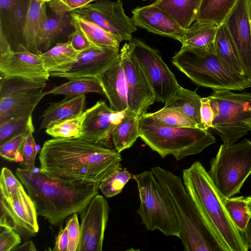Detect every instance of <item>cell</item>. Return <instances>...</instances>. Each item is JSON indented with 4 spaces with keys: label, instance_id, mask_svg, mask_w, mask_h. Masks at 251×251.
<instances>
[{
    "label": "cell",
    "instance_id": "cell-1",
    "mask_svg": "<svg viewBox=\"0 0 251 251\" xmlns=\"http://www.w3.org/2000/svg\"><path fill=\"white\" fill-rule=\"evenodd\" d=\"M39 159L41 173L71 183L99 186L110 174L122 168L121 155L116 150L75 137L46 141Z\"/></svg>",
    "mask_w": 251,
    "mask_h": 251
},
{
    "label": "cell",
    "instance_id": "cell-2",
    "mask_svg": "<svg viewBox=\"0 0 251 251\" xmlns=\"http://www.w3.org/2000/svg\"><path fill=\"white\" fill-rule=\"evenodd\" d=\"M16 174L35 205L37 215L57 226L74 213L80 214L99 194V186L61 181L39 169L18 168Z\"/></svg>",
    "mask_w": 251,
    "mask_h": 251
},
{
    "label": "cell",
    "instance_id": "cell-3",
    "mask_svg": "<svg viewBox=\"0 0 251 251\" xmlns=\"http://www.w3.org/2000/svg\"><path fill=\"white\" fill-rule=\"evenodd\" d=\"M151 171L171 201L179 220V238L186 251H227L209 222L187 192L181 178L159 166Z\"/></svg>",
    "mask_w": 251,
    "mask_h": 251
},
{
    "label": "cell",
    "instance_id": "cell-4",
    "mask_svg": "<svg viewBox=\"0 0 251 251\" xmlns=\"http://www.w3.org/2000/svg\"><path fill=\"white\" fill-rule=\"evenodd\" d=\"M185 189L227 249L247 251L249 248L243 232L230 217L221 194L208 172L199 161L182 171Z\"/></svg>",
    "mask_w": 251,
    "mask_h": 251
},
{
    "label": "cell",
    "instance_id": "cell-5",
    "mask_svg": "<svg viewBox=\"0 0 251 251\" xmlns=\"http://www.w3.org/2000/svg\"><path fill=\"white\" fill-rule=\"evenodd\" d=\"M139 137L162 158L171 154L177 161L199 153L216 142L215 137L207 130L169 127L146 112L140 116Z\"/></svg>",
    "mask_w": 251,
    "mask_h": 251
},
{
    "label": "cell",
    "instance_id": "cell-6",
    "mask_svg": "<svg viewBox=\"0 0 251 251\" xmlns=\"http://www.w3.org/2000/svg\"><path fill=\"white\" fill-rule=\"evenodd\" d=\"M172 63L196 84L213 90L242 91L251 87L246 77L236 74L215 54L182 45Z\"/></svg>",
    "mask_w": 251,
    "mask_h": 251
},
{
    "label": "cell",
    "instance_id": "cell-7",
    "mask_svg": "<svg viewBox=\"0 0 251 251\" xmlns=\"http://www.w3.org/2000/svg\"><path fill=\"white\" fill-rule=\"evenodd\" d=\"M140 201L137 213L151 231L158 230L165 236L179 237V222L173 205L151 171L133 175Z\"/></svg>",
    "mask_w": 251,
    "mask_h": 251
},
{
    "label": "cell",
    "instance_id": "cell-8",
    "mask_svg": "<svg viewBox=\"0 0 251 251\" xmlns=\"http://www.w3.org/2000/svg\"><path fill=\"white\" fill-rule=\"evenodd\" d=\"M208 174L223 200L239 193L251 174V141L222 144Z\"/></svg>",
    "mask_w": 251,
    "mask_h": 251
},
{
    "label": "cell",
    "instance_id": "cell-9",
    "mask_svg": "<svg viewBox=\"0 0 251 251\" xmlns=\"http://www.w3.org/2000/svg\"><path fill=\"white\" fill-rule=\"evenodd\" d=\"M208 97L214 116L212 128L223 144L235 143L251 130L244 123L251 117V93L214 90Z\"/></svg>",
    "mask_w": 251,
    "mask_h": 251
},
{
    "label": "cell",
    "instance_id": "cell-10",
    "mask_svg": "<svg viewBox=\"0 0 251 251\" xmlns=\"http://www.w3.org/2000/svg\"><path fill=\"white\" fill-rule=\"evenodd\" d=\"M46 82L0 76V125L14 118L29 116L46 95Z\"/></svg>",
    "mask_w": 251,
    "mask_h": 251
},
{
    "label": "cell",
    "instance_id": "cell-11",
    "mask_svg": "<svg viewBox=\"0 0 251 251\" xmlns=\"http://www.w3.org/2000/svg\"><path fill=\"white\" fill-rule=\"evenodd\" d=\"M133 54L148 79L156 100L166 102L180 87L158 51L141 40L129 41Z\"/></svg>",
    "mask_w": 251,
    "mask_h": 251
},
{
    "label": "cell",
    "instance_id": "cell-12",
    "mask_svg": "<svg viewBox=\"0 0 251 251\" xmlns=\"http://www.w3.org/2000/svg\"><path fill=\"white\" fill-rule=\"evenodd\" d=\"M0 73L4 77H19L46 82L50 73L45 69L39 53L32 52L21 44L12 50L2 26L0 28Z\"/></svg>",
    "mask_w": 251,
    "mask_h": 251
},
{
    "label": "cell",
    "instance_id": "cell-13",
    "mask_svg": "<svg viewBox=\"0 0 251 251\" xmlns=\"http://www.w3.org/2000/svg\"><path fill=\"white\" fill-rule=\"evenodd\" d=\"M71 12L96 23L111 34L120 43L130 41L137 28L125 13L123 2L101 0L89 3Z\"/></svg>",
    "mask_w": 251,
    "mask_h": 251
},
{
    "label": "cell",
    "instance_id": "cell-14",
    "mask_svg": "<svg viewBox=\"0 0 251 251\" xmlns=\"http://www.w3.org/2000/svg\"><path fill=\"white\" fill-rule=\"evenodd\" d=\"M126 84L127 109L130 113L140 116L156 100L153 92L135 58L130 43L120 50Z\"/></svg>",
    "mask_w": 251,
    "mask_h": 251
},
{
    "label": "cell",
    "instance_id": "cell-15",
    "mask_svg": "<svg viewBox=\"0 0 251 251\" xmlns=\"http://www.w3.org/2000/svg\"><path fill=\"white\" fill-rule=\"evenodd\" d=\"M119 49L91 47L79 52L76 61L60 66L51 71L50 76L69 80L97 77L119 57Z\"/></svg>",
    "mask_w": 251,
    "mask_h": 251
},
{
    "label": "cell",
    "instance_id": "cell-16",
    "mask_svg": "<svg viewBox=\"0 0 251 251\" xmlns=\"http://www.w3.org/2000/svg\"><path fill=\"white\" fill-rule=\"evenodd\" d=\"M0 226L11 228L24 235H32L38 232L36 208L23 186L10 198L0 197Z\"/></svg>",
    "mask_w": 251,
    "mask_h": 251
},
{
    "label": "cell",
    "instance_id": "cell-17",
    "mask_svg": "<svg viewBox=\"0 0 251 251\" xmlns=\"http://www.w3.org/2000/svg\"><path fill=\"white\" fill-rule=\"evenodd\" d=\"M110 209L98 194L80 214V238L77 251H101Z\"/></svg>",
    "mask_w": 251,
    "mask_h": 251
},
{
    "label": "cell",
    "instance_id": "cell-18",
    "mask_svg": "<svg viewBox=\"0 0 251 251\" xmlns=\"http://www.w3.org/2000/svg\"><path fill=\"white\" fill-rule=\"evenodd\" d=\"M223 23L235 43L244 74L251 81L250 0H237Z\"/></svg>",
    "mask_w": 251,
    "mask_h": 251
},
{
    "label": "cell",
    "instance_id": "cell-19",
    "mask_svg": "<svg viewBox=\"0 0 251 251\" xmlns=\"http://www.w3.org/2000/svg\"><path fill=\"white\" fill-rule=\"evenodd\" d=\"M126 113V110L115 111L108 106L105 101H98L87 109L81 134L78 137L106 147L112 131Z\"/></svg>",
    "mask_w": 251,
    "mask_h": 251
},
{
    "label": "cell",
    "instance_id": "cell-20",
    "mask_svg": "<svg viewBox=\"0 0 251 251\" xmlns=\"http://www.w3.org/2000/svg\"><path fill=\"white\" fill-rule=\"evenodd\" d=\"M132 13L131 19L136 26L180 41L184 29L161 9L151 4L137 7Z\"/></svg>",
    "mask_w": 251,
    "mask_h": 251
},
{
    "label": "cell",
    "instance_id": "cell-21",
    "mask_svg": "<svg viewBox=\"0 0 251 251\" xmlns=\"http://www.w3.org/2000/svg\"><path fill=\"white\" fill-rule=\"evenodd\" d=\"M97 78L103 88L110 107L117 112L127 110L126 84L120 55Z\"/></svg>",
    "mask_w": 251,
    "mask_h": 251
},
{
    "label": "cell",
    "instance_id": "cell-22",
    "mask_svg": "<svg viewBox=\"0 0 251 251\" xmlns=\"http://www.w3.org/2000/svg\"><path fill=\"white\" fill-rule=\"evenodd\" d=\"M85 95L66 97L61 101L50 102L40 118L39 129H47L64 120L74 118L84 111Z\"/></svg>",
    "mask_w": 251,
    "mask_h": 251
},
{
    "label": "cell",
    "instance_id": "cell-23",
    "mask_svg": "<svg viewBox=\"0 0 251 251\" xmlns=\"http://www.w3.org/2000/svg\"><path fill=\"white\" fill-rule=\"evenodd\" d=\"M219 26L213 22L196 20L184 29L180 42L182 45L215 54V38Z\"/></svg>",
    "mask_w": 251,
    "mask_h": 251
},
{
    "label": "cell",
    "instance_id": "cell-24",
    "mask_svg": "<svg viewBox=\"0 0 251 251\" xmlns=\"http://www.w3.org/2000/svg\"><path fill=\"white\" fill-rule=\"evenodd\" d=\"M48 16L46 2L41 0H29L22 34L26 48L32 52H38V40L43 22Z\"/></svg>",
    "mask_w": 251,
    "mask_h": 251
},
{
    "label": "cell",
    "instance_id": "cell-25",
    "mask_svg": "<svg viewBox=\"0 0 251 251\" xmlns=\"http://www.w3.org/2000/svg\"><path fill=\"white\" fill-rule=\"evenodd\" d=\"M201 0H158L151 3L167 13L184 29L196 21Z\"/></svg>",
    "mask_w": 251,
    "mask_h": 251
},
{
    "label": "cell",
    "instance_id": "cell-26",
    "mask_svg": "<svg viewBox=\"0 0 251 251\" xmlns=\"http://www.w3.org/2000/svg\"><path fill=\"white\" fill-rule=\"evenodd\" d=\"M215 47V55L224 65L233 72L245 76L237 48L224 23L218 27Z\"/></svg>",
    "mask_w": 251,
    "mask_h": 251
},
{
    "label": "cell",
    "instance_id": "cell-27",
    "mask_svg": "<svg viewBox=\"0 0 251 251\" xmlns=\"http://www.w3.org/2000/svg\"><path fill=\"white\" fill-rule=\"evenodd\" d=\"M201 98L195 91L180 86L174 94L165 102L164 107L176 110L191 119L202 128L200 109Z\"/></svg>",
    "mask_w": 251,
    "mask_h": 251
},
{
    "label": "cell",
    "instance_id": "cell-28",
    "mask_svg": "<svg viewBox=\"0 0 251 251\" xmlns=\"http://www.w3.org/2000/svg\"><path fill=\"white\" fill-rule=\"evenodd\" d=\"M72 26L70 14H54L43 23L38 40V52L43 53L64 36Z\"/></svg>",
    "mask_w": 251,
    "mask_h": 251
},
{
    "label": "cell",
    "instance_id": "cell-29",
    "mask_svg": "<svg viewBox=\"0 0 251 251\" xmlns=\"http://www.w3.org/2000/svg\"><path fill=\"white\" fill-rule=\"evenodd\" d=\"M74 28L82 33L94 46L119 49L120 43L109 32L95 23L70 13Z\"/></svg>",
    "mask_w": 251,
    "mask_h": 251
},
{
    "label": "cell",
    "instance_id": "cell-30",
    "mask_svg": "<svg viewBox=\"0 0 251 251\" xmlns=\"http://www.w3.org/2000/svg\"><path fill=\"white\" fill-rule=\"evenodd\" d=\"M139 119L140 116L127 111L122 121L112 131V140L118 152L121 153L132 147L139 137Z\"/></svg>",
    "mask_w": 251,
    "mask_h": 251
},
{
    "label": "cell",
    "instance_id": "cell-31",
    "mask_svg": "<svg viewBox=\"0 0 251 251\" xmlns=\"http://www.w3.org/2000/svg\"><path fill=\"white\" fill-rule=\"evenodd\" d=\"M89 93L103 94V88L97 77H82L69 81L46 92V94H60L72 98Z\"/></svg>",
    "mask_w": 251,
    "mask_h": 251
},
{
    "label": "cell",
    "instance_id": "cell-32",
    "mask_svg": "<svg viewBox=\"0 0 251 251\" xmlns=\"http://www.w3.org/2000/svg\"><path fill=\"white\" fill-rule=\"evenodd\" d=\"M237 0H201L196 20L213 22L220 25Z\"/></svg>",
    "mask_w": 251,
    "mask_h": 251
},
{
    "label": "cell",
    "instance_id": "cell-33",
    "mask_svg": "<svg viewBox=\"0 0 251 251\" xmlns=\"http://www.w3.org/2000/svg\"><path fill=\"white\" fill-rule=\"evenodd\" d=\"M79 52L67 41L57 43L50 50L39 54L45 69L50 72L60 66L76 61Z\"/></svg>",
    "mask_w": 251,
    "mask_h": 251
},
{
    "label": "cell",
    "instance_id": "cell-34",
    "mask_svg": "<svg viewBox=\"0 0 251 251\" xmlns=\"http://www.w3.org/2000/svg\"><path fill=\"white\" fill-rule=\"evenodd\" d=\"M225 207L238 229L244 233L251 215L243 196L230 197L223 200Z\"/></svg>",
    "mask_w": 251,
    "mask_h": 251
},
{
    "label": "cell",
    "instance_id": "cell-35",
    "mask_svg": "<svg viewBox=\"0 0 251 251\" xmlns=\"http://www.w3.org/2000/svg\"><path fill=\"white\" fill-rule=\"evenodd\" d=\"M87 110L80 115L64 120L46 129L45 132L53 138L78 137L80 136Z\"/></svg>",
    "mask_w": 251,
    "mask_h": 251
},
{
    "label": "cell",
    "instance_id": "cell-36",
    "mask_svg": "<svg viewBox=\"0 0 251 251\" xmlns=\"http://www.w3.org/2000/svg\"><path fill=\"white\" fill-rule=\"evenodd\" d=\"M133 175L126 169L121 168L110 174L99 185V188L106 198L120 194Z\"/></svg>",
    "mask_w": 251,
    "mask_h": 251
},
{
    "label": "cell",
    "instance_id": "cell-37",
    "mask_svg": "<svg viewBox=\"0 0 251 251\" xmlns=\"http://www.w3.org/2000/svg\"><path fill=\"white\" fill-rule=\"evenodd\" d=\"M149 114L161 124L171 127H198L189 118L176 110L163 107Z\"/></svg>",
    "mask_w": 251,
    "mask_h": 251
},
{
    "label": "cell",
    "instance_id": "cell-38",
    "mask_svg": "<svg viewBox=\"0 0 251 251\" xmlns=\"http://www.w3.org/2000/svg\"><path fill=\"white\" fill-rule=\"evenodd\" d=\"M1 11L7 14L17 30L22 31L28 3L24 0H0Z\"/></svg>",
    "mask_w": 251,
    "mask_h": 251
},
{
    "label": "cell",
    "instance_id": "cell-39",
    "mask_svg": "<svg viewBox=\"0 0 251 251\" xmlns=\"http://www.w3.org/2000/svg\"><path fill=\"white\" fill-rule=\"evenodd\" d=\"M32 122V115L12 118L0 125V144L25 132Z\"/></svg>",
    "mask_w": 251,
    "mask_h": 251
},
{
    "label": "cell",
    "instance_id": "cell-40",
    "mask_svg": "<svg viewBox=\"0 0 251 251\" xmlns=\"http://www.w3.org/2000/svg\"><path fill=\"white\" fill-rule=\"evenodd\" d=\"M34 128L32 122L29 124L21 151L22 161L20 162L22 168L32 170L35 168V160L37 153L36 145L33 136Z\"/></svg>",
    "mask_w": 251,
    "mask_h": 251
},
{
    "label": "cell",
    "instance_id": "cell-41",
    "mask_svg": "<svg viewBox=\"0 0 251 251\" xmlns=\"http://www.w3.org/2000/svg\"><path fill=\"white\" fill-rule=\"evenodd\" d=\"M26 130L0 145V156L9 161L21 162V151L24 145Z\"/></svg>",
    "mask_w": 251,
    "mask_h": 251
},
{
    "label": "cell",
    "instance_id": "cell-42",
    "mask_svg": "<svg viewBox=\"0 0 251 251\" xmlns=\"http://www.w3.org/2000/svg\"><path fill=\"white\" fill-rule=\"evenodd\" d=\"M23 185L7 168L3 167L0 176V197L5 199L12 197Z\"/></svg>",
    "mask_w": 251,
    "mask_h": 251
},
{
    "label": "cell",
    "instance_id": "cell-43",
    "mask_svg": "<svg viewBox=\"0 0 251 251\" xmlns=\"http://www.w3.org/2000/svg\"><path fill=\"white\" fill-rule=\"evenodd\" d=\"M94 1L93 0H52L49 2V7L54 14H64Z\"/></svg>",
    "mask_w": 251,
    "mask_h": 251
},
{
    "label": "cell",
    "instance_id": "cell-44",
    "mask_svg": "<svg viewBox=\"0 0 251 251\" xmlns=\"http://www.w3.org/2000/svg\"><path fill=\"white\" fill-rule=\"evenodd\" d=\"M21 243L19 233L15 230L0 226V251H12Z\"/></svg>",
    "mask_w": 251,
    "mask_h": 251
},
{
    "label": "cell",
    "instance_id": "cell-45",
    "mask_svg": "<svg viewBox=\"0 0 251 251\" xmlns=\"http://www.w3.org/2000/svg\"><path fill=\"white\" fill-rule=\"evenodd\" d=\"M77 213L69 218L66 225L68 230L69 244L67 251H77L80 238V224Z\"/></svg>",
    "mask_w": 251,
    "mask_h": 251
},
{
    "label": "cell",
    "instance_id": "cell-46",
    "mask_svg": "<svg viewBox=\"0 0 251 251\" xmlns=\"http://www.w3.org/2000/svg\"><path fill=\"white\" fill-rule=\"evenodd\" d=\"M200 115L202 129L207 130L212 128L214 116L208 97L201 98Z\"/></svg>",
    "mask_w": 251,
    "mask_h": 251
},
{
    "label": "cell",
    "instance_id": "cell-47",
    "mask_svg": "<svg viewBox=\"0 0 251 251\" xmlns=\"http://www.w3.org/2000/svg\"><path fill=\"white\" fill-rule=\"evenodd\" d=\"M67 39V41L75 50L78 51L94 46L82 33L75 29L72 32L69 34Z\"/></svg>",
    "mask_w": 251,
    "mask_h": 251
},
{
    "label": "cell",
    "instance_id": "cell-48",
    "mask_svg": "<svg viewBox=\"0 0 251 251\" xmlns=\"http://www.w3.org/2000/svg\"><path fill=\"white\" fill-rule=\"evenodd\" d=\"M69 237L67 228L61 229L56 238L53 250L55 251H67Z\"/></svg>",
    "mask_w": 251,
    "mask_h": 251
},
{
    "label": "cell",
    "instance_id": "cell-49",
    "mask_svg": "<svg viewBox=\"0 0 251 251\" xmlns=\"http://www.w3.org/2000/svg\"><path fill=\"white\" fill-rule=\"evenodd\" d=\"M12 251H36L35 246L31 240H29L20 246L15 247Z\"/></svg>",
    "mask_w": 251,
    "mask_h": 251
},
{
    "label": "cell",
    "instance_id": "cell-50",
    "mask_svg": "<svg viewBox=\"0 0 251 251\" xmlns=\"http://www.w3.org/2000/svg\"><path fill=\"white\" fill-rule=\"evenodd\" d=\"M249 249H251V216L244 232Z\"/></svg>",
    "mask_w": 251,
    "mask_h": 251
},
{
    "label": "cell",
    "instance_id": "cell-51",
    "mask_svg": "<svg viewBox=\"0 0 251 251\" xmlns=\"http://www.w3.org/2000/svg\"><path fill=\"white\" fill-rule=\"evenodd\" d=\"M249 213L251 215V196L245 198Z\"/></svg>",
    "mask_w": 251,
    "mask_h": 251
},
{
    "label": "cell",
    "instance_id": "cell-52",
    "mask_svg": "<svg viewBox=\"0 0 251 251\" xmlns=\"http://www.w3.org/2000/svg\"><path fill=\"white\" fill-rule=\"evenodd\" d=\"M244 123L247 125L251 129V117L245 120Z\"/></svg>",
    "mask_w": 251,
    "mask_h": 251
},
{
    "label": "cell",
    "instance_id": "cell-53",
    "mask_svg": "<svg viewBox=\"0 0 251 251\" xmlns=\"http://www.w3.org/2000/svg\"><path fill=\"white\" fill-rule=\"evenodd\" d=\"M44 2H50L52 0H41Z\"/></svg>",
    "mask_w": 251,
    "mask_h": 251
},
{
    "label": "cell",
    "instance_id": "cell-54",
    "mask_svg": "<svg viewBox=\"0 0 251 251\" xmlns=\"http://www.w3.org/2000/svg\"><path fill=\"white\" fill-rule=\"evenodd\" d=\"M155 0V1H157L158 0Z\"/></svg>",
    "mask_w": 251,
    "mask_h": 251
},
{
    "label": "cell",
    "instance_id": "cell-55",
    "mask_svg": "<svg viewBox=\"0 0 251 251\" xmlns=\"http://www.w3.org/2000/svg\"><path fill=\"white\" fill-rule=\"evenodd\" d=\"M251 1V0H250Z\"/></svg>",
    "mask_w": 251,
    "mask_h": 251
},
{
    "label": "cell",
    "instance_id": "cell-56",
    "mask_svg": "<svg viewBox=\"0 0 251 251\" xmlns=\"http://www.w3.org/2000/svg\"></svg>",
    "mask_w": 251,
    "mask_h": 251
},
{
    "label": "cell",
    "instance_id": "cell-57",
    "mask_svg": "<svg viewBox=\"0 0 251 251\" xmlns=\"http://www.w3.org/2000/svg\"><path fill=\"white\" fill-rule=\"evenodd\" d=\"M94 0V1H95V0Z\"/></svg>",
    "mask_w": 251,
    "mask_h": 251
}]
</instances>
